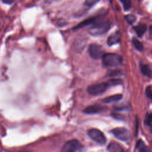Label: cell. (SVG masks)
<instances>
[{"instance_id":"cell-17","label":"cell","mask_w":152,"mask_h":152,"mask_svg":"<svg viewBox=\"0 0 152 152\" xmlns=\"http://www.w3.org/2000/svg\"><path fill=\"white\" fill-rule=\"evenodd\" d=\"M144 122L147 126L152 129V113L146 115Z\"/></svg>"},{"instance_id":"cell-3","label":"cell","mask_w":152,"mask_h":152,"mask_svg":"<svg viewBox=\"0 0 152 152\" xmlns=\"http://www.w3.org/2000/svg\"><path fill=\"white\" fill-rule=\"evenodd\" d=\"M109 86V85L108 83L104 82L91 85L88 87L87 92L90 95L97 96L106 91Z\"/></svg>"},{"instance_id":"cell-27","label":"cell","mask_w":152,"mask_h":152,"mask_svg":"<svg viewBox=\"0 0 152 152\" xmlns=\"http://www.w3.org/2000/svg\"><path fill=\"white\" fill-rule=\"evenodd\" d=\"M138 119L137 118V119H136V131H135V134H136V135L137 134V132H138Z\"/></svg>"},{"instance_id":"cell-21","label":"cell","mask_w":152,"mask_h":152,"mask_svg":"<svg viewBox=\"0 0 152 152\" xmlns=\"http://www.w3.org/2000/svg\"><path fill=\"white\" fill-rule=\"evenodd\" d=\"M121 83H122V80L120 79H112L109 80V82L108 83L109 85H111V86H115Z\"/></svg>"},{"instance_id":"cell-9","label":"cell","mask_w":152,"mask_h":152,"mask_svg":"<svg viewBox=\"0 0 152 152\" xmlns=\"http://www.w3.org/2000/svg\"><path fill=\"white\" fill-rule=\"evenodd\" d=\"M121 34L119 31H116L112 33L110 36H109L107 39V44L109 46H112L115 44L118 43L120 41Z\"/></svg>"},{"instance_id":"cell-7","label":"cell","mask_w":152,"mask_h":152,"mask_svg":"<svg viewBox=\"0 0 152 152\" xmlns=\"http://www.w3.org/2000/svg\"><path fill=\"white\" fill-rule=\"evenodd\" d=\"M111 132L116 138L121 141H127L129 138V133L125 128H116L112 129Z\"/></svg>"},{"instance_id":"cell-25","label":"cell","mask_w":152,"mask_h":152,"mask_svg":"<svg viewBox=\"0 0 152 152\" xmlns=\"http://www.w3.org/2000/svg\"><path fill=\"white\" fill-rule=\"evenodd\" d=\"M114 109L116 110L122 111V110H128L129 109V107L128 106H115Z\"/></svg>"},{"instance_id":"cell-24","label":"cell","mask_w":152,"mask_h":152,"mask_svg":"<svg viewBox=\"0 0 152 152\" xmlns=\"http://www.w3.org/2000/svg\"><path fill=\"white\" fill-rule=\"evenodd\" d=\"M111 116L114 118L115 119H118V120H124V116L121 114H118V113H112Z\"/></svg>"},{"instance_id":"cell-6","label":"cell","mask_w":152,"mask_h":152,"mask_svg":"<svg viewBox=\"0 0 152 152\" xmlns=\"http://www.w3.org/2000/svg\"><path fill=\"white\" fill-rule=\"evenodd\" d=\"M83 148L82 145L77 140H71L67 141L62 148L63 152H75L81 151Z\"/></svg>"},{"instance_id":"cell-11","label":"cell","mask_w":152,"mask_h":152,"mask_svg":"<svg viewBox=\"0 0 152 152\" xmlns=\"http://www.w3.org/2000/svg\"><path fill=\"white\" fill-rule=\"evenodd\" d=\"M97 20V17H91V18H88V19H86L84 21H83L82 22H81L80 23H79L77 26H76L74 29H78V28H80L81 27H85L86 26H88V25H90L91 24H93L94 23H95Z\"/></svg>"},{"instance_id":"cell-2","label":"cell","mask_w":152,"mask_h":152,"mask_svg":"<svg viewBox=\"0 0 152 152\" xmlns=\"http://www.w3.org/2000/svg\"><path fill=\"white\" fill-rule=\"evenodd\" d=\"M110 28V23L108 21H102L97 23L88 29L90 34L93 36H98L106 33Z\"/></svg>"},{"instance_id":"cell-5","label":"cell","mask_w":152,"mask_h":152,"mask_svg":"<svg viewBox=\"0 0 152 152\" xmlns=\"http://www.w3.org/2000/svg\"><path fill=\"white\" fill-rule=\"evenodd\" d=\"M88 53L93 59H99L103 57L104 52L102 46L96 43H92L89 46Z\"/></svg>"},{"instance_id":"cell-10","label":"cell","mask_w":152,"mask_h":152,"mask_svg":"<svg viewBox=\"0 0 152 152\" xmlns=\"http://www.w3.org/2000/svg\"><path fill=\"white\" fill-rule=\"evenodd\" d=\"M122 98V94H115V95H112L110 96L106 97L104 98L102 100V102L103 103H112L115 102H117L120 100Z\"/></svg>"},{"instance_id":"cell-18","label":"cell","mask_w":152,"mask_h":152,"mask_svg":"<svg viewBox=\"0 0 152 152\" xmlns=\"http://www.w3.org/2000/svg\"><path fill=\"white\" fill-rule=\"evenodd\" d=\"M123 4L124 9L125 11L129 10L131 7V2L130 0H120Z\"/></svg>"},{"instance_id":"cell-1","label":"cell","mask_w":152,"mask_h":152,"mask_svg":"<svg viewBox=\"0 0 152 152\" xmlns=\"http://www.w3.org/2000/svg\"><path fill=\"white\" fill-rule=\"evenodd\" d=\"M122 63V57L116 53H106L102 57V64L106 67L118 66Z\"/></svg>"},{"instance_id":"cell-19","label":"cell","mask_w":152,"mask_h":152,"mask_svg":"<svg viewBox=\"0 0 152 152\" xmlns=\"http://www.w3.org/2000/svg\"><path fill=\"white\" fill-rule=\"evenodd\" d=\"M122 74H123V72L121 70H112V71H110L107 73V76L116 77V76H120Z\"/></svg>"},{"instance_id":"cell-22","label":"cell","mask_w":152,"mask_h":152,"mask_svg":"<svg viewBox=\"0 0 152 152\" xmlns=\"http://www.w3.org/2000/svg\"><path fill=\"white\" fill-rule=\"evenodd\" d=\"M100 0H85V5L87 7H91L96 4Z\"/></svg>"},{"instance_id":"cell-26","label":"cell","mask_w":152,"mask_h":152,"mask_svg":"<svg viewBox=\"0 0 152 152\" xmlns=\"http://www.w3.org/2000/svg\"><path fill=\"white\" fill-rule=\"evenodd\" d=\"M1 1L3 3L6 4H8V5L12 4L14 2V0H1Z\"/></svg>"},{"instance_id":"cell-4","label":"cell","mask_w":152,"mask_h":152,"mask_svg":"<svg viewBox=\"0 0 152 152\" xmlns=\"http://www.w3.org/2000/svg\"><path fill=\"white\" fill-rule=\"evenodd\" d=\"M88 135L92 140L99 144L104 145L106 142V138L103 132L97 129H90L88 131Z\"/></svg>"},{"instance_id":"cell-28","label":"cell","mask_w":152,"mask_h":152,"mask_svg":"<svg viewBox=\"0 0 152 152\" xmlns=\"http://www.w3.org/2000/svg\"><path fill=\"white\" fill-rule=\"evenodd\" d=\"M149 32H150V34L151 35H152V26H150V27Z\"/></svg>"},{"instance_id":"cell-20","label":"cell","mask_w":152,"mask_h":152,"mask_svg":"<svg viewBox=\"0 0 152 152\" xmlns=\"http://www.w3.org/2000/svg\"><path fill=\"white\" fill-rule=\"evenodd\" d=\"M125 18L126 19V20L127 21V22L129 24H133L135 20H136V17L133 14H128L126 15L125 17Z\"/></svg>"},{"instance_id":"cell-23","label":"cell","mask_w":152,"mask_h":152,"mask_svg":"<svg viewBox=\"0 0 152 152\" xmlns=\"http://www.w3.org/2000/svg\"><path fill=\"white\" fill-rule=\"evenodd\" d=\"M145 94L147 95V96L152 101V88L150 86L147 87L146 88V90H145Z\"/></svg>"},{"instance_id":"cell-8","label":"cell","mask_w":152,"mask_h":152,"mask_svg":"<svg viewBox=\"0 0 152 152\" xmlns=\"http://www.w3.org/2000/svg\"><path fill=\"white\" fill-rule=\"evenodd\" d=\"M106 109L107 107L105 106L100 104H94L87 107L84 109L83 112L86 114H95L103 112Z\"/></svg>"},{"instance_id":"cell-16","label":"cell","mask_w":152,"mask_h":152,"mask_svg":"<svg viewBox=\"0 0 152 152\" xmlns=\"http://www.w3.org/2000/svg\"><path fill=\"white\" fill-rule=\"evenodd\" d=\"M132 43L134 46V47L135 48V49L137 50H138L140 52H141L143 50V45H142V43L136 38L134 37L132 39Z\"/></svg>"},{"instance_id":"cell-14","label":"cell","mask_w":152,"mask_h":152,"mask_svg":"<svg viewBox=\"0 0 152 152\" xmlns=\"http://www.w3.org/2000/svg\"><path fill=\"white\" fill-rule=\"evenodd\" d=\"M107 150L111 152H121L123 151V149L119 144L112 142L107 146Z\"/></svg>"},{"instance_id":"cell-15","label":"cell","mask_w":152,"mask_h":152,"mask_svg":"<svg viewBox=\"0 0 152 152\" xmlns=\"http://www.w3.org/2000/svg\"><path fill=\"white\" fill-rule=\"evenodd\" d=\"M135 150L138 151H149V149L146 146V145L144 144V142L141 140H139L137 141L135 145Z\"/></svg>"},{"instance_id":"cell-13","label":"cell","mask_w":152,"mask_h":152,"mask_svg":"<svg viewBox=\"0 0 152 152\" xmlns=\"http://www.w3.org/2000/svg\"><path fill=\"white\" fill-rule=\"evenodd\" d=\"M140 66V70L143 75L149 78L152 77V71L151 70L150 66L148 65L141 63Z\"/></svg>"},{"instance_id":"cell-12","label":"cell","mask_w":152,"mask_h":152,"mask_svg":"<svg viewBox=\"0 0 152 152\" xmlns=\"http://www.w3.org/2000/svg\"><path fill=\"white\" fill-rule=\"evenodd\" d=\"M133 29L137 33V36L139 37H141L143 36V34L147 30V26L145 24H140L138 26L134 27Z\"/></svg>"}]
</instances>
